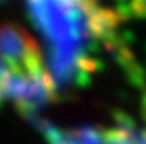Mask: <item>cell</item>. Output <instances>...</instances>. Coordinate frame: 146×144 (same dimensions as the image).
I'll return each mask as SVG.
<instances>
[{"mask_svg": "<svg viewBox=\"0 0 146 144\" xmlns=\"http://www.w3.org/2000/svg\"><path fill=\"white\" fill-rule=\"evenodd\" d=\"M34 27L45 45L47 71L59 87L84 86L99 67L101 45L119 49V15L98 0H25Z\"/></svg>", "mask_w": 146, "mask_h": 144, "instance_id": "1", "label": "cell"}, {"mask_svg": "<svg viewBox=\"0 0 146 144\" xmlns=\"http://www.w3.org/2000/svg\"><path fill=\"white\" fill-rule=\"evenodd\" d=\"M47 137L50 144H108L104 129H96L89 126L76 129L49 127Z\"/></svg>", "mask_w": 146, "mask_h": 144, "instance_id": "2", "label": "cell"}, {"mask_svg": "<svg viewBox=\"0 0 146 144\" xmlns=\"http://www.w3.org/2000/svg\"><path fill=\"white\" fill-rule=\"evenodd\" d=\"M108 144H146V131L136 127L131 119L119 116L116 122L104 129Z\"/></svg>", "mask_w": 146, "mask_h": 144, "instance_id": "3", "label": "cell"}, {"mask_svg": "<svg viewBox=\"0 0 146 144\" xmlns=\"http://www.w3.org/2000/svg\"><path fill=\"white\" fill-rule=\"evenodd\" d=\"M121 12L131 17L146 18V0H124L121 5Z\"/></svg>", "mask_w": 146, "mask_h": 144, "instance_id": "4", "label": "cell"}, {"mask_svg": "<svg viewBox=\"0 0 146 144\" xmlns=\"http://www.w3.org/2000/svg\"><path fill=\"white\" fill-rule=\"evenodd\" d=\"M143 107H145V116H146V96H145V106Z\"/></svg>", "mask_w": 146, "mask_h": 144, "instance_id": "5", "label": "cell"}]
</instances>
